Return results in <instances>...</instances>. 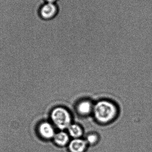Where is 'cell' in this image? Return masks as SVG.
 <instances>
[{"instance_id":"cell-1","label":"cell","mask_w":152,"mask_h":152,"mask_svg":"<svg viewBox=\"0 0 152 152\" xmlns=\"http://www.w3.org/2000/svg\"><path fill=\"white\" fill-rule=\"evenodd\" d=\"M93 113L95 119L101 123H107L112 121L117 114V106L112 102L102 100L94 105Z\"/></svg>"},{"instance_id":"cell-2","label":"cell","mask_w":152,"mask_h":152,"mask_svg":"<svg viewBox=\"0 0 152 152\" xmlns=\"http://www.w3.org/2000/svg\"><path fill=\"white\" fill-rule=\"evenodd\" d=\"M51 117L54 126L60 130L67 129L71 125V115L65 108L57 107L54 109Z\"/></svg>"},{"instance_id":"cell-3","label":"cell","mask_w":152,"mask_h":152,"mask_svg":"<svg viewBox=\"0 0 152 152\" xmlns=\"http://www.w3.org/2000/svg\"><path fill=\"white\" fill-rule=\"evenodd\" d=\"M58 12V6L56 3L45 2L39 9V14L43 19L50 20L55 18Z\"/></svg>"},{"instance_id":"cell-4","label":"cell","mask_w":152,"mask_h":152,"mask_svg":"<svg viewBox=\"0 0 152 152\" xmlns=\"http://www.w3.org/2000/svg\"><path fill=\"white\" fill-rule=\"evenodd\" d=\"M37 133L40 138L47 141L52 140L56 132L54 126L51 123L44 121L38 125Z\"/></svg>"},{"instance_id":"cell-5","label":"cell","mask_w":152,"mask_h":152,"mask_svg":"<svg viewBox=\"0 0 152 152\" xmlns=\"http://www.w3.org/2000/svg\"><path fill=\"white\" fill-rule=\"evenodd\" d=\"M93 107L92 102L88 100H83L78 104L76 110L80 115L87 116L93 112Z\"/></svg>"},{"instance_id":"cell-6","label":"cell","mask_w":152,"mask_h":152,"mask_svg":"<svg viewBox=\"0 0 152 152\" xmlns=\"http://www.w3.org/2000/svg\"><path fill=\"white\" fill-rule=\"evenodd\" d=\"M86 143L80 139H74L69 145V149L71 152H83L85 149Z\"/></svg>"},{"instance_id":"cell-7","label":"cell","mask_w":152,"mask_h":152,"mask_svg":"<svg viewBox=\"0 0 152 152\" xmlns=\"http://www.w3.org/2000/svg\"><path fill=\"white\" fill-rule=\"evenodd\" d=\"M52 140L54 143L57 146H64L68 142V135L65 132L60 131L56 133Z\"/></svg>"},{"instance_id":"cell-8","label":"cell","mask_w":152,"mask_h":152,"mask_svg":"<svg viewBox=\"0 0 152 152\" xmlns=\"http://www.w3.org/2000/svg\"><path fill=\"white\" fill-rule=\"evenodd\" d=\"M68 129L69 134L72 137L77 138L82 135V129L76 124H71Z\"/></svg>"},{"instance_id":"cell-9","label":"cell","mask_w":152,"mask_h":152,"mask_svg":"<svg viewBox=\"0 0 152 152\" xmlns=\"http://www.w3.org/2000/svg\"><path fill=\"white\" fill-rule=\"evenodd\" d=\"M87 142L90 144L95 143L96 142L97 140V137L95 135V134H90L87 137Z\"/></svg>"},{"instance_id":"cell-10","label":"cell","mask_w":152,"mask_h":152,"mask_svg":"<svg viewBox=\"0 0 152 152\" xmlns=\"http://www.w3.org/2000/svg\"><path fill=\"white\" fill-rule=\"evenodd\" d=\"M44 1L45 2L56 3L58 0H44Z\"/></svg>"}]
</instances>
